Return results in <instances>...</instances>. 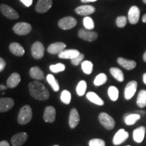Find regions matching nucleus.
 <instances>
[{
	"instance_id": "1",
	"label": "nucleus",
	"mask_w": 146,
	"mask_h": 146,
	"mask_svg": "<svg viewBox=\"0 0 146 146\" xmlns=\"http://www.w3.org/2000/svg\"><path fill=\"white\" fill-rule=\"evenodd\" d=\"M29 89L31 96L34 99L41 101H45L50 98V94L43 83L39 81H33L29 84Z\"/></svg>"
},
{
	"instance_id": "2",
	"label": "nucleus",
	"mask_w": 146,
	"mask_h": 146,
	"mask_svg": "<svg viewBox=\"0 0 146 146\" xmlns=\"http://www.w3.org/2000/svg\"><path fill=\"white\" fill-rule=\"evenodd\" d=\"M33 112L30 106H24L18 115V123L20 125H26L32 119Z\"/></svg>"
},
{
	"instance_id": "3",
	"label": "nucleus",
	"mask_w": 146,
	"mask_h": 146,
	"mask_svg": "<svg viewBox=\"0 0 146 146\" xmlns=\"http://www.w3.org/2000/svg\"><path fill=\"white\" fill-rule=\"evenodd\" d=\"M99 120L101 125L107 130H112L115 127L114 118L106 112L100 113L99 115Z\"/></svg>"
},
{
	"instance_id": "4",
	"label": "nucleus",
	"mask_w": 146,
	"mask_h": 146,
	"mask_svg": "<svg viewBox=\"0 0 146 146\" xmlns=\"http://www.w3.org/2000/svg\"><path fill=\"white\" fill-rule=\"evenodd\" d=\"M31 30V25L27 23H18L13 27L14 32L18 35H26Z\"/></svg>"
},
{
	"instance_id": "5",
	"label": "nucleus",
	"mask_w": 146,
	"mask_h": 146,
	"mask_svg": "<svg viewBox=\"0 0 146 146\" xmlns=\"http://www.w3.org/2000/svg\"><path fill=\"white\" fill-rule=\"evenodd\" d=\"M77 24V21L74 17L67 16L60 19L58 22V26L63 30H69L74 28Z\"/></svg>"
},
{
	"instance_id": "6",
	"label": "nucleus",
	"mask_w": 146,
	"mask_h": 146,
	"mask_svg": "<svg viewBox=\"0 0 146 146\" xmlns=\"http://www.w3.org/2000/svg\"><path fill=\"white\" fill-rule=\"evenodd\" d=\"M0 11L5 17L10 20H16L19 18L18 12L6 4L0 5Z\"/></svg>"
},
{
	"instance_id": "7",
	"label": "nucleus",
	"mask_w": 146,
	"mask_h": 146,
	"mask_svg": "<svg viewBox=\"0 0 146 146\" xmlns=\"http://www.w3.org/2000/svg\"><path fill=\"white\" fill-rule=\"evenodd\" d=\"M45 47L41 42L36 41L31 47V54L33 57L36 60L41 59L44 56Z\"/></svg>"
},
{
	"instance_id": "8",
	"label": "nucleus",
	"mask_w": 146,
	"mask_h": 146,
	"mask_svg": "<svg viewBox=\"0 0 146 146\" xmlns=\"http://www.w3.org/2000/svg\"><path fill=\"white\" fill-rule=\"evenodd\" d=\"M78 36L81 39L91 42L96 41L98 38V33L93 31L81 29L78 31Z\"/></svg>"
},
{
	"instance_id": "9",
	"label": "nucleus",
	"mask_w": 146,
	"mask_h": 146,
	"mask_svg": "<svg viewBox=\"0 0 146 146\" xmlns=\"http://www.w3.org/2000/svg\"><path fill=\"white\" fill-rule=\"evenodd\" d=\"M52 0H38V2L35 6L36 12L40 14L45 13L52 8Z\"/></svg>"
},
{
	"instance_id": "10",
	"label": "nucleus",
	"mask_w": 146,
	"mask_h": 146,
	"mask_svg": "<svg viewBox=\"0 0 146 146\" xmlns=\"http://www.w3.org/2000/svg\"><path fill=\"white\" fill-rule=\"evenodd\" d=\"M137 88V83L135 81H131L127 83L125 89V98L127 100H131L135 94Z\"/></svg>"
},
{
	"instance_id": "11",
	"label": "nucleus",
	"mask_w": 146,
	"mask_h": 146,
	"mask_svg": "<svg viewBox=\"0 0 146 146\" xmlns=\"http://www.w3.org/2000/svg\"><path fill=\"white\" fill-rule=\"evenodd\" d=\"M129 138V133L125 129H121L117 131L113 138V144L114 145H119L124 143Z\"/></svg>"
},
{
	"instance_id": "12",
	"label": "nucleus",
	"mask_w": 146,
	"mask_h": 146,
	"mask_svg": "<svg viewBox=\"0 0 146 146\" xmlns=\"http://www.w3.org/2000/svg\"><path fill=\"white\" fill-rule=\"evenodd\" d=\"M140 10L137 6H132L128 13V20L131 25H135L139 21Z\"/></svg>"
},
{
	"instance_id": "13",
	"label": "nucleus",
	"mask_w": 146,
	"mask_h": 146,
	"mask_svg": "<svg viewBox=\"0 0 146 146\" xmlns=\"http://www.w3.org/2000/svg\"><path fill=\"white\" fill-rule=\"evenodd\" d=\"M28 139L27 133H19L14 135L11 139V143L13 146H22Z\"/></svg>"
},
{
	"instance_id": "14",
	"label": "nucleus",
	"mask_w": 146,
	"mask_h": 146,
	"mask_svg": "<svg viewBox=\"0 0 146 146\" xmlns=\"http://www.w3.org/2000/svg\"><path fill=\"white\" fill-rule=\"evenodd\" d=\"M56 109L53 106H47L45 108L44 114H43V119L46 123H54L56 120Z\"/></svg>"
},
{
	"instance_id": "15",
	"label": "nucleus",
	"mask_w": 146,
	"mask_h": 146,
	"mask_svg": "<svg viewBox=\"0 0 146 146\" xmlns=\"http://www.w3.org/2000/svg\"><path fill=\"white\" fill-rule=\"evenodd\" d=\"M14 101L12 98H0V112L9 111L14 107Z\"/></svg>"
},
{
	"instance_id": "16",
	"label": "nucleus",
	"mask_w": 146,
	"mask_h": 146,
	"mask_svg": "<svg viewBox=\"0 0 146 146\" xmlns=\"http://www.w3.org/2000/svg\"><path fill=\"white\" fill-rule=\"evenodd\" d=\"M96 11V8L92 5H84L78 6L75 9V12L80 16H88L94 14Z\"/></svg>"
},
{
	"instance_id": "17",
	"label": "nucleus",
	"mask_w": 146,
	"mask_h": 146,
	"mask_svg": "<svg viewBox=\"0 0 146 146\" xmlns=\"http://www.w3.org/2000/svg\"><path fill=\"white\" fill-rule=\"evenodd\" d=\"M80 122V116L78 114L77 110L76 108H72L70 112L69 116V125L71 129H74L77 127Z\"/></svg>"
},
{
	"instance_id": "18",
	"label": "nucleus",
	"mask_w": 146,
	"mask_h": 146,
	"mask_svg": "<svg viewBox=\"0 0 146 146\" xmlns=\"http://www.w3.org/2000/svg\"><path fill=\"white\" fill-rule=\"evenodd\" d=\"M66 45L62 42H56L52 43L47 48V52L51 54H59L64 50Z\"/></svg>"
},
{
	"instance_id": "19",
	"label": "nucleus",
	"mask_w": 146,
	"mask_h": 146,
	"mask_svg": "<svg viewBox=\"0 0 146 146\" xmlns=\"http://www.w3.org/2000/svg\"><path fill=\"white\" fill-rule=\"evenodd\" d=\"M117 62L126 70H131L134 69L136 67L137 63L134 60H127L123 58H118L117 59Z\"/></svg>"
},
{
	"instance_id": "20",
	"label": "nucleus",
	"mask_w": 146,
	"mask_h": 146,
	"mask_svg": "<svg viewBox=\"0 0 146 146\" xmlns=\"http://www.w3.org/2000/svg\"><path fill=\"white\" fill-rule=\"evenodd\" d=\"M21 76L17 72L12 73L7 80V87L9 88H15L21 82Z\"/></svg>"
},
{
	"instance_id": "21",
	"label": "nucleus",
	"mask_w": 146,
	"mask_h": 146,
	"mask_svg": "<svg viewBox=\"0 0 146 146\" xmlns=\"http://www.w3.org/2000/svg\"><path fill=\"white\" fill-rule=\"evenodd\" d=\"M145 128L141 126L137 128L133 131V137L134 141L137 142V143H141L143 141L144 137H145Z\"/></svg>"
},
{
	"instance_id": "22",
	"label": "nucleus",
	"mask_w": 146,
	"mask_h": 146,
	"mask_svg": "<svg viewBox=\"0 0 146 146\" xmlns=\"http://www.w3.org/2000/svg\"><path fill=\"white\" fill-rule=\"evenodd\" d=\"M9 48H10V50L12 52V54H14V56L21 57L25 54V50H24L23 47L18 43H16V42L11 43Z\"/></svg>"
},
{
	"instance_id": "23",
	"label": "nucleus",
	"mask_w": 146,
	"mask_h": 146,
	"mask_svg": "<svg viewBox=\"0 0 146 146\" xmlns=\"http://www.w3.org/2000/svg\"><path fill=\"white\" fill-rule=\"evenodd\" d=\"M81 53L76 50H64L58 54V57L61 59H70L72 60L78 56Z\"/></svg>"
},
{
	"instance_id": "24",
	"label": "nucleus",
	"mask_w": 146,
	"mask_h": 146,
	"mask_svg": "<svg viewBox=\"0 0 146 146\" xmlns=\"http://www.w3.org/2000/svg\"><path fill=\"white\" fill-rule=\"evenodd\" d=\"M31 77L35 80H42L44 78V73L38 66L32 67L30 70Z\"/></svg>"
},
{
	"instance_id": "25",
	"label": "nucleus",
	"mask_w": 146,
	"mask_h": 146,
	"mask_svg": "<svg viewBox=\"0 0 146 146\" xmlns=\"http://www.w3.org/2000/svg\"><path fill=\"white\" fill-rule=\"evenodd\" d=\"M86 97L89 101L92 102V103L95 104L98 106H103L104 104V102L103 100L98 96V95H97L96 94V93L90 91V92L87 93Z\"/></svg>"
},
{
	"instance_id": "26",
	"label": "nucleus",
	"mask_w": 146,
	"mask_h": 146,
	"mask_svg": "<svg viewBox=\"0 0 146 146\" xmlns=\"http://www.w3.org/2000/svg\"><path fill=\"white\" fill-rule=\"evenodd\" d=\"M137 104L141 108L146 106V90H141L139 92L137 98Z\"/></svg>"
},
{
	"instance_id": "27",
	"label": "nucleus",
	"mask_w": 146,
	"mask_h": 146,
	"mask_svg": "<svg viewBox=\"0 0 146 146\" xmlns=\"http://www.w3.org/2000/svg\"><path fill=\"white\" fill-rule=\"evenodd\" d=\"M110 72L111 74H112L118 81L123 82L124 80H125V76H124L123 71L120 70V68L112 67V68L110 69Z\"/></svg>"
},
{
	"instance_id": "28",
	"label": "nucleus",
	"mask_w": 146,
	"mask_h": 146,
	"mask_svg": "<svg viewBox=\"0 0 146 146\" xmlns=\"http://www.w3.org/2000/svg\"><path fill=\"white\" fill-rule=\"evenodd\" d=\"M141 118V116L138 114H128L125 116V122L127 125H133Z\"/></svg>"
},
{
	"instance_id": "29",
	"label": "nucleus",
	"mask_w": 146,
	"mask_h": 146,
	"mask_svg": "<svg viewBox=\"0 0 146 146\" xmlns=\"http://www.w3.org/2000/svg\"><path fill=\"white\" fill-rule=\"evenodd\" d=\"M108 94L109 98L112 101H116L119 96V91L115 86H110L108 89Z\"/></svg>"
},
{
	"instance_id": "30",
	"label": "nucleus",
	"mask_w": 146,
	"mask_h": 146,
	"mask_svg": "<svg viewBox=\"0 0 146 146\" xmlns=\"http://www.w3.org/2000/svg\"><path fill=\"white\" fill-rule=\"evenodd\" d=\"M106 81H107L106 74H104V73H101V74H98V75L96 77V78H95L94 84V85L98 87V86H101V85L105 84L106 83Z\"/></svg>"
},
{
	"instance_id": "31",
	"label": "nucleus",
	"mask_w": 146,
	"mask_h": 146,
	"mask_svg": "<svg viewBox=\"0 0 146 146\" xmlns=\"http://www.w3.org/2000/svg\"><path fill=\"white\" fill-rule=\"evenodd\" d=\"M82 70L86 74H91L93 71V68H94V64L90 61H84L81 64Z\"/></svg>"
},
{
	"instance_id": "32",
	"label": "nucleus",
	"mask_w": 146,
	"mask_h": 146,
	"mask_svg": "<svg viewBox=\"0 0 146 146\" xmlns=\"http://www.w3.org/2000/svg\"><path fill=\"white\" fill-rule=\"evenodd\" d=\"M47 81L48 83L51 85L52 89H54V91H58L60 89V86L58 82L56 81V79L52 74H48L47 76Z\"/></svg>"
},
{
	"instance_id": "33",
	"label": "nucleus",
	"mask_w": 146,
	"mask_h": 146,
	"mask_svg": "<svg viewBox=\"0 0 146 146\" xmlns=\"http://www.w3.org/2000/svg\"><path fill=\"white\" fill-rule=\"evenodd\" d=\"M87 89V83L85 81H81L78 83L77 87H76V93L78 96H83L85 94V91Z\"/></svg>"
},
{
	"instance_id": "34",
	"label": "nucleus",
	"mask_w": 146,
	"mask_h": 146,
	"mask_svg": "<svg viewBox=\"0 0 146 146\" xmlns=\"http://www.w3.org/2000/svg\"><path fill=\"white\" fill-rule=\"evenodd\" d=\"M83 25L85 29L92 31L95 28V24L93 19L91 17L86 16L83 19Z\"/></svg>"
},
{
	"instance_id": "35",
	"label": "nucleus",
	"mask_w": 146,
	"mask_h": 146,
	"mask_svg": "<svg viewBox=\"0 0 146 146\" xmlns=\"http://www.w3.org/2000/svg\"><path fill=\"white\" fill-rule=\"evenodd\" d=\"M60 99H61V101L64 104H69L71 101L70 93L67 90H64L61 94Z\"/></svg>"
},
{
	"instance_id": "36",
	"label": "nucleus",
	"mask_w": 146,
	"mask_h": 146,
	"mask_svg": "<svg viewBox=\"0 0 146 146\" xmlns=\"http://www.w3.org/2000/svg\"><path fill=\"white\" fill-rule=\"evenodd\" d=\"M65 65L62 63H58L54 65H51L50 66V70L54 73H58L60 72H62L65 70Z\"/></svg>"
},
{
	"instance_id": "37",
	"label": "nucleus",
	"mask_w": 146,
	"mask_h": 146,
	"mask_svg": "<svg viewBox=\"0 0 146 146\" xmlns=\"http://www.w3.org/2000/svg\"><path fill=\"white\" fill-rule=\"evenodd\" d=\"M116 23L117 27H120V28H124L127 23V18L125 16H118V17L116 18Z\"/></svg>"
},
{
	"instance_id": "38",
	"label": "nucleus",
	"mask_w": 146,
	"mask_h": 146,
	"mask_svg": "<svg viewBox=\"0 0 146 146\" xmlns=\"http://www.w3.org/2000/svg\"><path fill=\"white\" fill-rule=\"evenodd\" d=\"M89 146H106V143L101 139H93L89 141Z\"/></svg>"
},
{
	"instance_id": "39",
	"label": "nucleus",
	"mask_w": 146,
	"mask_h": 146,
	"mask_svg": "<svg viewBox=\"0 0 146 146\" xmlns=\"http://www.w3.org/2000/svg\"><path fill=\"white\" fill-rule=\"evenodd\" d=\"M84 58H85L84 54H80L78 56H76V57L71 60V63H72V64L74 66H78L80 63L82 61H83Z\"/></svg>"
},
{
	"instance_id": "40",
	"label": "nucleus",
	"mask_w": 146,
	"mask_h": 146,
	"mask_svg": "<svg viewBox=\"0 0 146 146\" xmlns=\"http://www.w3.org/2000/svg\"><path fill=\"white\" fill-rule=\"evenodd\" d=\"M5 60L3 59V58H1L0 57V72H1V71L3 70V69L5 68Z\"/></svg>"
},
{
	"instance_id": "41",
	"label": "nucleus",
	"mask_w": 146,
	"mask_h": 146,
	"mask_svg": "<svg viewBox=\"0 0 146 146\" xmlns=\"http://www.w3.org/2000/svg\"><path fill=\"white\" fill-rule=\"evenodd\" d=\"M21 1L27 7L31 6L33 3V0H21Z\"/></svg>"
},
{
	"instance_id": "42",
	"label": "nucleus",
	"mask_w": 146,
	"mask_h": 146,
	"mask_svg": "<svg viewBox=\"0 0 146 146\" xmlns=\"http://www.w3.org/2000/svg\"><path fill=\"white\" fill-rule=\"evenodd\" d=\"M0 146H10V144L7 141L3 140V141H0Z\"/></svg>"
},
{
	"instance_id": "43",
	"label": "nucleus",
	"mask_w": 146,
	"mask_h": 146,
	"mask_svg": "<svg viewBox=\"0 0 146 146\" xmlns=\"http://www.w3.org/2000/svg\"><path fill=\"white\" fill-rule=\"evenodd\" d=\"M98 1V0H81L83 3H88V2H94V1Z\"/></svg>"
},
{
	"instance_id": "44",
	"label": "nucleus",
	"mask_w": 146,
	"mask_h": 146,
	"mask_svg": "<svg viewBox=\"0 0 146 146\" xmlns=\"http://www.w3.org/2000/svg\"><path fill=\"white\" fill-rule=\"evenodd\" d=\"M143 83L146 85V72L144 73L143 75Z\"/></svg>"
},
{
	"instance_id": "45",
	"label": "nucleus",
	"mask_w": 146,
	"mask_h": 146,
	"mask_svg": "<svg viewBox=\"0 0 146 146\" xmlns=\"http://www.w3.org/2000/svg\"><path fill=\"white\" fill-rule=\"evenodd\" d=\"M142 21H143V23H146V14H144L143 17H142Z\"/></svg>"
},
{
	"instance_id": "46",
	"label": "nucleus",
	"mask_w": 146,
	"mask_h": 146,
	"mask_svg": "<svg viewBox=\"0 0 146 146\" xmlns=\"http://www.w3.org/2000/svg\"><path fill=\"white\" fill-rule=\"evenodd\" d=\"M143 61L146 62V51H145V52L144 53V54L143 56Z\"/></svg>"
},
{
	"instance_id": "47",
	"label": "nucleus",
	"mask_w": 146,
	"mask_h": 146,
	"mask_svg": "<svg viewBox=\"0 0 146 146\" xmlns=\"http://www.w3.org/2000/svg\"><path fill=\"white\" fill-rule=\"evenodd\" d=\"M7 87H5L4 85H0V89H6Z\"/></svg>"
},
{
	"instance_id": "48",
	"label": "nucleus",
	"mask_w": 146,
	"mask_h": 146,
	"mask_svg": "<svg viewBox=\"0 0 146 146\" xmlns=\"http://www.w3.org/2000/svg\"><path fill=\"white\" fill-rule=\"evenodd\" d=\"M143 1L144 3H145V4H146V0H143Z\"/></svg>"
},
{
	"instance_id": "49",
	"label": "nucleus",
	"mask_w": 146,
	"mask_h": 146,
	"mask_svg": "<svg viewBox=\"0 0 146 146\" xmlns=\"http://www.w3.org/2000/svg\"><path fill=\"white\" fill-rule=\"evenodd\" d=\"M54 146H59L58 145H54Z\"/></svg>"
},
{
	"instance_id": "50",
	"label": "nucleus",
	"mask_w": 146,
	"mask_h": 146,
	"mask_svg": "<svg viewBox=\"0 0 146 146\" xmlns=\"http://www.w3.org/2000/svg\"><path fill=\"white\" fill-rule=\"evenodd\" d=\"M127 146H131V145H127Z\"/></svg>"
}]
</instances>
